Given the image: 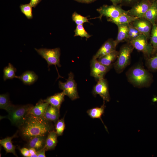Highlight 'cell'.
<instances>
[{
	"instance_id": "ab89813d",
	"label": "cell",
	"mask_w": 157,
	"mask_h": 157,
	"mask_svg": "<svg viewBox=\"0 0 157 157\" xmlns=\"http://www.w3.org/2000/svg\"><path fill=\"white\" fill-rule=\"evenodd\" d=\"M114 5H118L119 4H121L122 0H110Z\"/></svg>"
},
{
	"instance_id": "d4e9b609",
	"label": "cell",
	"mask_w": 157,
	"mask_h": 157,
	"mask_svg": "<svg viewBox=\"0 0 157 157\" xmlns=\"http://www.w3.org/2000/svg\"><path fill=\"white\" fill-rule=\"evenodd\" d=\"M119 52L116 50L97 59L103 65L107 66H111L112 63L117 57Z\"/></svg>"
},
{
	"instance_id": "83f0119b",
	"label": "cell",
	"mask_w": 157,
	"mask_h": 157,
	"mask_svg": "<svg viewBox=\"0 0 157 157\" xmlns=\"http://www.w3.org/2000/svg\"><path fill=\"white\" fill-rule=\"evenodd\" d=\"M32 8L29 3L22 4L19 6L21 12L29 19H32L33 18Z\"/></svg>"
},
{
	"instance_id": "44dd1931",
	"label": "cell",
	"mask_w": 157,
	"mask_h": 157,
	"mask_svg": "<svg viewBox=\"0 0 157 157\" xmlns=\"http://www.w3.org/2000/svg\"><path fill=\"white\" fill-rule=\"evenodd\" d=\"M58 135L54 130L50 131L47 135L44 148L46 151L54 149L57 142Z\"/></svg>"
},
{
	"instance_id": "52a82bcc",
	"label": "cell",
	"mask_w": 157,
	"mask_h": 157,
	"mask_svg": "<svg viewBox=\"0 0 157 157\" xmlns=\"http://www.w3.org/2000/svg\"><path fill=\"white\" fill-rule=\"evenodd\" d=\"M97 11L100 14L99 18L100 19L103 16L108 18H115L122 15L127 14L128 13V10H124L120 6L113 4L104 5L97 9Z\"/></svg>"
},
{
	"instance_id": "7c38bea8",
	"label": "cell",
	"mask_w": 157,
	"mask_h": 157,
	"mask_svg": "<svg viewBox=\"0 0 157 157\" xmlns=\"http://www.w3.org/2000/svg\"><path fill=\"white\" fill-rule=\"evenodd\" d=\"M141 34L150 38L152 25L144 18H138L131 23Z\"/></svg>"
},
{
	"instance_id": "277c9868",
	"label": "cell",
	"mask_w": 157,
	"mask_h": 157,
	"mask_svg": "<svg viewBox=\"0 0 157 157\" xmlns=\"http://www.w3.org/2000/svg\"><path fill=\"white\" fill-rule=\"evenodd\" d=\"M134 48L130 43L125 45L121 48L117 60L114 65L115 69L118 73L121 72L128 64Z\"/></svg>"
},
{
	"instance_id": "cb8c5ba5",
	"label": "cell",
	"mask_w": 157,
	"mask_h": 157,
	"mask_svg": "<svg viewBox=\"0 0 157 157\" xmlns=\"http://www.w3.org/2000/svg\"><path fill=\"white\" fill-rule=\"evenodd\" d=\"M118 33L116 39L114 40L116 46L120 42L127 39L128 31V24L117 25Z\"/></svg>"
},
{
	"instance_id": "f546056e",
	"label": "cell",
	"mask_w": 157,
	"mask_h": 157,
	"mask_svg": "<svg viewBox=\"0 0 157 157\" xmlns=\"http://www.w3.org/2000/svg\"><path fill=\"white\" fill-rule=\"evenodd\" d=\"M141 34L131 23L128 24V31L127 39L130 41L136 38Z\"/></svg>"
},
{
	"instance_id": "7a4b0ae2",
	"label": "cell",
	"mask_w": 157,
	"mask_h": 157,
	"mask_svg": "<svg viewBox=\"0 0 157 157\" xmlns=\"http://www.w3.org/2000/svg\"><path fill=\"white\" fill-rule=\"evenodd\" d=\"M33 106L31 104L12 105L7 110L8 118L11 123L18 128L24 123Z\"/></svg>"
},
{
	"instance_id": "9a60e30c",
	"label": "cell",
	"mask_w": 157,
	"mask_h": 157,
	"mask_svg": "<svg viewBox=\"0 0 157 157\" xmlns=\"http://www.w3.org/2000/svg\"><path fill=\"white\" fill-rule=\"evenodd\" d=\"M18 133V131H17L13 136L6 137L0 140V145L3 147L6 153H12L15 156H17L15 152L16 146L13 144L12 140L17 137Z\"/></svg>"
},
{
	"instance_id": "e0dca14e",
	"label": "cell",
	"mask_w": 157,
	"mask_h": 157,
	"mask_svg": "<svg viewBox=\"0 0 157 157\" xmlns=\"http://www.w3.org/2000/svg\"><path fill=\"white\" fill-rule=\"evenodd\" d=\"M66 95L64 92L56 93L54 95L47 97L46 99L43 100L44 101L48 103L51 106L59 109L61 105L64 101V98Z\"/></svg>"
},
{
	"instance_id": "1f68e13d",
	"label": "cell",
	"mask_w": 157,
	"mask_h": 157,
	"mask_svg": "<svg viewBox=\"0 0 157 157\" xmlns=\"http://www.w3.org/2000/svg\"><path fill=\"white\" fill-rule=\"evenodd\" d=\"M72 18L73 21L76 25L83 24L85 23L89 22L87 17L83 16L76 12L73 13Z\"/></svg>"
},
{
	"instance_id": "8fae6325",
	"label": "cell",
	"mask_w": 157,
	"mask_h": 157,
	"mask_svg": "<svg viewBox=\"0 0 157 157\" xmlns=\"http://www.w3.org/2000/svg\"><path fill=\"white\" fill-rule=\"evenodd\" d=\"M92 93L94 96L99 95L104 101H109L110 97L106 80L103 78L98 80L97 84L93 87Z\"/></svg>"
},
{
	"instance_id": "d590c367",
	"label": "cell",
	"mask_w": 157,
	"mask_h": 157,
	"mask_svg": "<svg viewBox=\"0 0 157 157\" xmlns=\"http://www.w3.org/2000/svg\"><path fill=\"white\" fill-rule=\"evenodd\" d=\"M140 0H122L121 4L127 5H133V6Z\"/></svg>"
},
{
	"instance_id": "ba28073f",
	"label": "cell",
	"mask_w": 157,
	"mask_h": 157,
	"mask_svg": "<svg viewBox=\"0 0 157 157\" xmlns=\"http://www.w3.org/2000/svg\"><path fill=\"white\" fill-rule=\"evenodd\" d=\"M147 38L144 35L141 34L130 41V43L136 49L149 56L154 53L153 47L147 41Z\"/></svg>"
},
{
	"instance_id": "f1b7e54d",
	"label": "cell",
	"mask_w": 157,
	"mask_h": 157,
	"mask_svg": "<svg viewBox=\"0 0 157 157\" xmlns=\"http://www.w3.org/2000/svg\"><path fill=\"white\" fill-rule=\"evenodd\" d=\"M8 94H1L0 95V108L7 111L12 105Z\"/></svg>"
},
{
	"instance_id": "7bdbcfd3",
	"label": "cell",
	"mask_w": 157,
	"mask_h": 157,
	"mask_svg": "<svg viewBox=\"0 0 157 157\" xmlns=\"http://www.w3.org/2000/svg\"><path fill=\"white\" fill-rule=\"evenodd\" d=\"M157 1V0H156Z\"/></svg>"
},
{
	"instance_id": "5bb4252c",
	"label": "cell",
	"mask_w": 157,
	"mask_h": 157,
	"mask_svg": "<svg viewBox=\"0 0 157 157\" xmlns=\"http://www.w3.org/2000/svg\"><path fill=\"white\" fill-rule=\"evenodd\" d=\"M46 136H38L33 137L27 141L25 147L28 148H32L36 151L44 148L46 138Z\"/></svg>"
},
{
	"instance_id": "4dcf8cb0",
	"label": "cell",
	"mask_w": 157,
	"mask_h": 157,
	"mask_svg": "<svg viewBox=\"0 0 157 157\" xmlns=\"http://www.w3.org/2000/svg\"><path fill=\"white\" fill-rule=\"evenodd\" d=\"M74 32V36H79L81 37H85L87 38H88L91 36L85 30L83 24L77 25Z\"/></svg>"
},
{
	"instance_id": "f35d334b",
	"label": "cell",
	"mask_w": 157,
	"mask_h": 157,
	"mask_svg": "<svg viewBox=\"0 0 157 157\" xmlns=\"http://www.w3.org/2000/svg\"><path fill=\"white\" fill-rule=\"evenodd\" d=\"M42 0H30L29 3L32 7L35 8Z\"/></svg>"
},
{
	"instance_id": "5b68a950",
	"label": "cell",
	"mask_w": 157,
	"mask_h": 157,
	"mask_svg": "<svg viewBox=\"0 0 157 157\" xmlns=\"http://www.w3.org/2000/svg\"><path fill=\"white\" fill-rule=\"evenodd\" d=\"M128 77L131 82L137 85L145 84L150 79V76L149 72L139 65L131 70Z\"/></svg>"
},
{
	"instance_id": "ac0fdd59",
	"label": "cell",
	"mask_w": 157,
	"mask_h": 157,
	"mask_svg": "<svg viewBox=\"0 0 157 157\" xmlns=\"http://www.w3.org/2000/svg\"><path fill=\"white\" fill-rule=\"evenodd\" d=\"M60 109L49 104L43 117L56 124L60 117Z\"/></svg>"
},
{
	"instance_id": "836d02e7",
	"label": "cell",
	"mask_w": 157,
	"mask_h": 157,
	"mask_svg": "<svg viewBox=\"0 0 157 157\" xmlns=\"http://www.w3.org/2000/svg\"><path fill=\"white\" fill-rule=\"evenodd\" d=\"M147 64L150 69L154 70H157V54L148 60Z\"/></svg>"
},
{
	"instance_id": "4316f807",
	"label": "cell",
	"mask_w": 157,
	"mask_h": 157,
	"mask_svg": "<svg viewBox=\"0 0 157 157\" xmlns=\"http://www.w3.org/2000/svg\"><path fill=\"white\" fill-rule=\"evenodd\" d=\"M150 38L154 53L157 51V24L156 23L152 25Z\"/></svg>"
},
{
	"instance_id": "30bf717a",
	"label": "cell",
	"mask_w": 157,
	"mask_h": 157,
	"mask_svg": "<svg viewBox=\"0 0 157 157\" xmlns=\"http://www.w3.org/2000/svg\"><path fill=\"white\" fill-rule=\"evenodd\" d=\"M90 75L94 77L97 81L104 78V76L110 69V66L104 65L97 59L92 58L90 62Z\"/></svg>"
},
{
	"instance_id": "b9f144b4",
	"label": "cell",
	"mask_w": 157,
	"mask_h": 157,
	"mask_svg": "<svg viewBox=\"0 0 157 157\" xmlns=\"http://www.w3.org/2000/svg\"><path fill=\"white\" fill-rule=\"evenodd\" d=\"M97 0H87V3H90L93 2Z\"/></svg>"
},
{
	"instance_id": "484cf974",
	"label": "cell",
	"mask_w": 157,
	"mask_h": 157,
	"mask_svg": "<svg viewBox=\"0 0 157 157\" xmlns=\"http://www.w3.org/2000/svg\"><path fill=\"white\" fill-rule=\"evenodd\" d=\"M16 69L10 63L4 68L3 69V79L4 81L7 79H13L14 78H18L19 76L15 75Z\"/></svg>"
},
{
	"instance_id": "8992f818",
	"label": "cell",
	"mask_w": 157,
	"mask_h": 157,
	"mask_svg": "<svg viewBox=\"0 0 157 157\" xmlns=\"http://www.w3.org/2000/svg\"><path fill=\"white\" fill-rule=\"evenodd\" d=\"M74 75L70 72L68 74V77L65 82L59 81L58 82L59 88L65 92L72 100L79 98L77 90V84L74 79Z\"/></svg>"
},
{
	"instance_id": "8d00e7d4",
	"label": "cell",
	"mask_w": 157,
	"mask_h": 157,
	"mask_svg": "<svg viewBox=\"0 0 157 157\" xmlns=\"http://www.w3.org/2000/svg\"><path fill=\"white\" fill-rule=\"evenodd\" d=\"M46 151L45 149L44 148L43 149L37 151V155L38 157H45V151Z\"/></svg>"
},
{
	"instance_id": "60d3db41",
	"label": "cell",
	"mask_w": 157,
	"mask_h": 157,
	"mask_svg": "<svg viewBox=\"0 0 157 157\" xmlns=\"http://www.w3.org/2000/svg\"><path fill=\"white\" fill-rule=\"evenodd\" d=\"M78 2L87 3V0H74Z\"/></svg>"
},
{
	"instance_id": "3957f363",
	"label": "cell",
	"mask_w": 157,
	"mask_h": 157,
	"mask_svg": "<svg viewBox=\"0 0 157 157\" xmlns=\"http://www.w3.org/2000/svg\"><path fill=\"white\" fill-rule=\"evenodd\" d=\"M35 49L38 53L47 61L48 67L52 65L55 66L58 76L60 77L56 68V65L59 67L61 66L60 64V49L59 48L53 49L41 48L39 49L35 48Z\"/></svg>"
},
{
	"instance_id": "d6a6232c",
	"label": "cell",
	"mask_w": 157,
	"mask_h": 157,
	"mask_svg": "<svg viewBox=\"0 0 157 157\" xmlns=\"http://www.w3.org/2000/svg\"><path fill=\"white\" fill-rule=\"evenodd\" d=\"M55 125V131L58 136L62 135L65 128L64 117L59 119Z\"/></svg>"
},
{
	"instance_id": "9c48e42d",
	"label": "cell",
	"mask_w": 157,
	"mask_h": 157,
	"mask_svg": "<svg viewBox=\"0 0 157 157\" xmlns=\"http://www.w3.org/2000/svg\"><path fill=\"white\" fill-rule=\"evenodd\" d=\"M153 0H140L128 10L127 14L139 18H143Z\"/></svg>"
},
{
	"instance_id": "e575fe53",
	"label": "cell",
	"mask_w": 157,
	"mask_h": 157,
	"mask_svg": "<svg viewBox=\"0 0 157 157\" xmlns=\"http://www.w3.org/2000/svg\"><path fill=\"white\" fill-rule=\"evenodd\" d=\"M20 152L22 155L25 157H30V154L29 149L26 147L19 149Z\"/></svg>"
},
{
	"instance_id": "74e56055",
	"label": "cell",
	"mask_w": 157,
	"mask_h": 157,
	"mask_svg": "<svg viewBox=\"0 0 157 157\" xmlns=\"http://www.w3.org/2000/svg\"><path fill=\"white\" fill-rule=\"evenodd\" d=\"M28 149L30 154V157H38L37 155V151L35 149L32 148Z\"/></svg>"
},
{
	"instance_id": "6da1fadb",
	"label": "cell",
	"mask_w": 157,
	"mask_h": 157,
	"mask_svg": "<svg viewBox=\"0 0 157 157\" xmlns=\"http://www.w3.org/2000/svg\"><path fill=\"white\" fill-rule=\"evenodd\" d=\"M54 128L52 122L43 117L29 114L18 131L21 137L27 141L35 136L47 135Z\"/></svg>"
},
{
	"instance_id": "7402d4cb",
	"label": "cell",
	"mask_w": 157,
	"mask_h": 157,
	"mask_svg": "<svg viewBox=\"0 0 157 157\" xmlns=\"http://www.w3.org/2000/svg\"><path fill=\"white\" fill-rule=\"evenodd\" d=\"M104 102L105 101H104L103 104L101 107H96L89 109L87 111V113L91 118L92 119L98 118L100 119L104 125L106 129L108 131L107 128L104 124L101 118L102 115L104 113V110L106 107Z\"/></svg>"
},
{
	"instance_id": "4fadbf2b",
	"label": "cell",
	"mask_w": 157,
	"mask_h": 157,
	"mask_svg": "<svg viewBox=\"0 0 157 157\" xmlns=\"http://www.w3.org/2000/svg\"><path fill=\"white\" fill-rule=\"evenodd\" d=\"M114 40L109 39L106 41L98 50L93 58L97 59L115 50Z\"/></svg>"
},
{
	"instance_id": "ffe728a7",
	"label": "cell",
	"mask_w": 157,
	"mask_h": 157,
	"mask_svg": "<svg viewBox=\"0 0 157 157\" xmlns=\"http://www.w3.org/2000/svg\"><path fill=\"white\" fill-rule=\"evenodd\" d=\"M143 18L149 21L153 25L157 20V1L153 0L152 3Z\"/></svg>"
},
{
	"instance_id": "603a6c76",
	"label": "cell",
	"mask_w": 157,
	"mask_h": 157,
	"mask_svg": "<svg viewBox=\"0 0 157 157\" xmlns=\"http://www.w3.org/2000/svg\"><path fill=\"white\" fill-rule=\"evenodd\" d=\"M38 76L33 71H27L19 76L18 79L26 85H31L37 80Z\"/></svg>"
},
{
	"instance_id": "d6986e66",
	"label": "cell",
	"mask_w": 157,
	"mask_h": 157,
	"mask_svg": "<svg viewBox=\"0 0 157 157\" xmlns=\"http://www.w3.org/2000/svg\"><path fill=\"white\" fill-rule=\"evenodd\" d=\"M136 17L129 15L128 14H122L115 18H108L107 21L115 24H127L131 23L137 19Z\"/></svg>"
},
{
	"instance_id": "2e32d148",
	"label": "cell",
	"mask_w": 157,
	"mask_h": 157,
	"mask_svg": "<svg viewBox=\"0 0 157 157\" xmlns=\"http://www.w3.org/2000/svg\"><path fill=\"white\" fill-rule=\"evenodd\" d=\"M49 104L40 99L31 109L29 114L38 117H43Z\"/></svg>"
}]
</instances>
